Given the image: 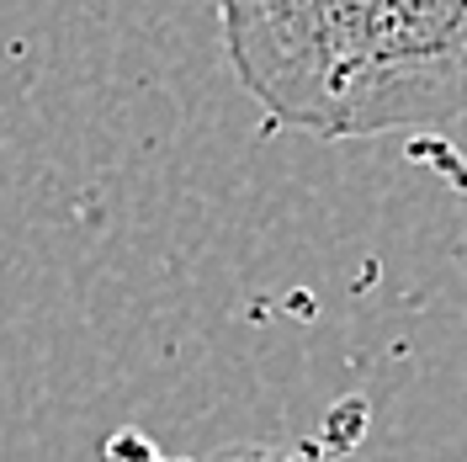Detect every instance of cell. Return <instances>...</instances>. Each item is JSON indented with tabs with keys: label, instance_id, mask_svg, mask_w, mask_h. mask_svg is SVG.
<instances>
[{
	"label": "cell",
	"instance_id": "3957f363",
	"mask_svg": "<svg viewBox=\"0 0 467 462\" xmlns=\"http://www.w3.org/2000/svg\"><path fill=\"white\" fill-rule=\"evenodd\" d=\"M223 462H297L287 452H271V446H244V452H229Z\"/></svg>",
	"mask_w": 467,
	"mask_h": 462
},
{
	"label": "cell",
	"instance_id": "6da1fadb",
	"mask_svg": "<svg viewBox=\"0 0 467 462\" xmlns=\"http://www.w3.org/2000/svg\"><path fill=\"white\" fill-rule=\"evenodd\" d=\"M382 0H218L223 54L271 122L329 144L335 107Z\"/></svg>",
	"mask_w": 467,
	"mask_h": 462
},
{
	"label": "cell",
	"instance_id": "7a4b0ae2",
	"mask_svg": "<svg viewBox=\"0 0 467 462\" xmlns=\"http://www.w3.org/2000/svg\"><path fill=\"white\" fill-rule=\"evenodd\" d=\"M467 117V0H382L350 69L335 139L446 128Z\"/></svg>",
	"mask_w": 467,
	"mask_h": 462
}]
</instances>
